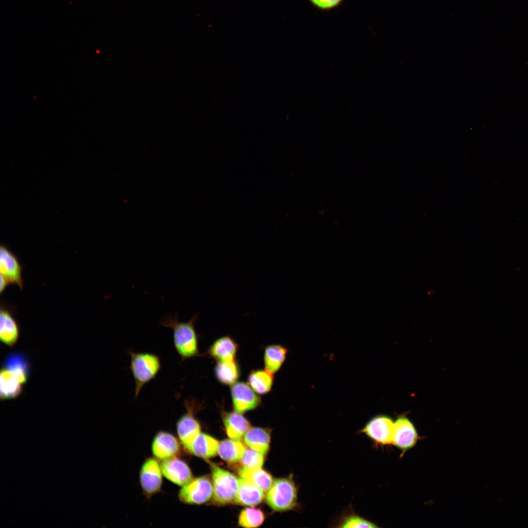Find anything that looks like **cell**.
Returning <instances> with one entry per match:
<instances>
[{"instance_id": "cell-1", "label": "cell", "mask_w": 528, "mask_h": 528, "mask_svg": "<svg viewBox=\"0 0 528 528\" xmlns=\"http://www.w3.org/2000/svg\"><path fill=\"white\" fill-rule=\"evenodd\" d=\"M197 318L196 314L187 322H180L176 313L167 315L160 322L161 326L173 330L174 347L182 361L198 354V335L195 329Z\"/></svg>"}, {"instance_id": "cell-2", "label": "cell", "mask_w": 528, "mask_h": 528, "mask_svg": "<svg viewBox=\"0 0 528 528\" xmlns=\"http://www.w3.org/2000/svg\"><path fill=\"white\" fill-rule=\"evenodd\" d=\"M130 370L134 383V398L139 395L143 387L154 379L160 372L162 364L159 356L148 352H139L129 350Z\"/></svg>"}, {"instance_id": "cell-3", "label": "cell", "mask_w": 528, "mask_h": 528, "mask_svg": "<svg viewBox=\"0 0 528 528\" xmlns=\"http://www.w3.org/2000/svg\"><path fill=\"white\" fill-rule=\"evenodd\" d=\"M266 502L275 511L293 509L297 505V489L292 477L276 479L266 492Z\"/></svg>"}, {"instance_id": "cell-4", "label": "cell", "mask_w": 528, "mask_h": 528, "mask_svg": "<svg viewBox=\"0 0 528 528\" xmlns=\"http://www.w3.org/2000/svg\"><path fill=\"white\" fill-rule=\"evenodd\" d=\"M210 466L214 502L219 505L234 503L240 485V479L214 464L210 463Z\"/></svg>"}, {"instance_id": "cell-5", "label": "cell", "mask_w": 528, "mask_h": 528, "mask_svg": "<svg viewBox=\"0 0 528 528\" xmlns=\"http://www.w3.org/2000/svg\"><path fill=\"white\" fill-rule=\"evenodd\" d=\"M213 496V485L206 476L193 478L181 487L178 493L179 501L186 505H201L208 502Z\"/></svg>"}, {"instance_id": "cell-6", "label": "cell", "mask_w": 528, "mask_h": 528, "mask_svg": "<svg viewBox=\"0 0 528 528\" xmlns=\"http://www.w3.org/2000/svg\"><path fill=\"white\" fill-rule=\"evenodd\" d=\"M194 404L192 400H185L184 405L186 412L176 423L178 438L186 451L201 433L200 423L195 416Z\"/></svg>"}, {"instance_id": "cell-7", "label": "cell", "mask_w": 528, "mask_h": 528, "mask_svg": "<svg viewBox=\"0 0 528 528\" xmlns=\"http://www.w3.org/2000/svg\"><path fill=\"white\" fill-rule=\"evenodd\" d=\"M162 472L160 463L155 457L145 460L139 471V483L143 493L150 498L159 493L162 485Z\"/></svg>"}, {"instance_id": "cell-8", "label": "cell", "mask_w": 528, "mask_h": 528, "mask_svg": "<svg viewBox=\"0 0 528 528\" xmlns=\"http://www.w3.org/2000/svg\"><path fill=\"white\" fill-rule=\"evenodd\" d=\"M16 306L4 301L0 302V338L7 346L12 347L18 341L20 326L14 317Z\"/></svg>"}, {"instance_id": "cell-9", "label": "cell", "mask_w": 528, "mask_h": 528, "mask_svg": "<svg viewBox=\"0 0 528 528\" xmlns=\"http://www.w3.org/2000/svg\"><path fill=\"white\" fill-rule=\"evenodd\" d=\"M417 431L407 417L400 416L394 423L392 444L401 451L403 455L412 449L418 440Z\"/></svg>"}, {"instance_id": "cell-10", "label": "cell", "mask_w": 528, "mask_h": 528, "mask_svg": "<svg viewBox=\"0 0 528 528\" xmlns=\"http://www.w3.org/2000/svg\"><path fill=\"white\" fill-rule=\"evenodd\" d=\"M23 266L18 257L4 244L0 246V272L10 284L16 285L22 290L24 279L22 276Z\"/></svg>"}, {"instance_id": "cell-11", "label": "cell", "mask_w": 528, "mask_h": 528, "mask_svg": "<svg viewBox=\"0 0 528 528\" xmlns=\"http://www.w3.org/2000/svg\"><path fill=\"white\" fill-rule=\"evenodd\" d=\"M394 423L389 417L378 415L369 420L362 431L375 443L390 445L393 442Z\"/></svg>"}, {"instance_id": "cell-12", "label": "cell", "mask_w": 528, "mask_h": 528, "mask_svg": "<svg viewBox=\"0 0 528 528\" xmlns=\"http://www.w3.org/2000/svg\"><path fill=\"white\" fill-rule=\"evenodd\" d=\"M181 444L173 434L159 431L154 436L151 449L154 457L161 461L178 457L181 453Z\"/></svg>"}, {"instance_id": "cell-13", "label": "cell", "mask_w": 528, "mask_h": 528, "mask_svg": "<svg viewBox=\"0 0 528 528\" xmlns=\"http://www.w3.org/2000/svg\"><path fill=\"white\" fill-rule=\"evenodd\" d=\"M231 394L234 410L241 414L256 408L261 402V398L257 393L243 382L233 384Z\"/></svg>"}, {"instance_id": "cell-14", "label": "cell", "mask_w": 528, "mask_h": 528, "mask_svg": "<svg viewBox=\"0 0 528 528\" xmlns=\"http://www.w3.org/2000/svg\"><path fill=\"white\" fill-rule=\"evenodd\" d=\"M160 465L163 475L177 485L181 487L194 478L188 464L177 457L162 461Z\"/></svg>"}, {"instance_id": "cell-15", "label": "cell", "mask_w": 528, "mask_h": 528, "mask_svg": "<svg viewBox=\"0 0 528 528\" xmlns=\"http://www.w3.org/2000/svg\"><path fill=\"white\" fill-rule=\"evenodd\" d=\"M222 420L226 434L231 439H241L251 428L249 421L235 411L223 413Z\"/></svg>"}, {"instance_id": "cell-16", "label": "cell", "mask_w": 528, "mask_h": 528, "mask_svg": "<svg viewBox=\"0 0 528 528\" xmlns=\"http://www.w3.org/2000/svg\"><path fill=\"white\" fill-rule=\"evenodd\" d=\"M238 345L230 336L220 337L214 342L208 349V353L218 361L235 360Z\"/></svg>"}, {"instance_id": "cell-17", "label": "cell", "mask_w": 528, "mask_h": 528, "mask_svg": "<svg viewBox=\"0 0 528 528\" xmlns=\"http://www.w3.org/2000/svg\"><path fill=\"white\" fill-rule=\"evenodd\" d=\"M219 443L210 435L201 432L186 451L199 458L207 459L214 457L218 453Z\"/></svg>"}, {"instance_id": "cell-18", "label": "cell", "mask_w": 528, "mask_h": 528, "mask_svg": "<svg viewBox=\"0 0 528 528\" xmlns=\"http://www.w3.org/2000/svg\"><path fill=\"white\" fill-rule=\"evenodd\" d=\"M264 496V492L251 483L240 479V485L235 500L237 504L254 506L261 503Z\"/></svg>"}, {"instance_id": "cell-19", "label": "cell", "mask_w": 528, "mask_h": 528, "mask_svg": "<svg viewBox=\"0 0 528 528\" xmlns=\"http://www.w3.org/2000/svg\"><path fill=\"white\" fill-rule=\"evenodd\" d=\"M243 440L249 448L265 455L269 450L270 431L266 428L251 427L244 435Z\"/></svg>"}, {"instance_id": "cell-20", "label": "cell", "mask_w": 528, "mask_h": 528, "mask_svg": "<svg viewBox=\"0 0 528 528\" xmlns=\"http://www.w3.org/2000/svg\"><path fill=\"white\" fill-rule=\"evenodd\" d=\"M246 447L239 440L235 439H226L219 443L218 453L224 461L235 463L240 461Z\"/></svg>"}, {"instance_id": "cell-21", "label": "cell", "mask_w": 528, "mask_h": 528, "mask_svg": "<svg viewBox=\"0 0 528 528\" xmlns=\"http://www.w3.org/2000/svg\"><path fill=\"white\" fill-rule=\"evenodd\" d=\"M21 383L17 378L6 368L0 371V399L1 400L15 398L22 393Z\"/></svg>"}, {"instance_id": "cell-22", "label": "cell", "mask_w": 528, "mask_h": 528, "mask_svg": "<svg viewBox=\"0 0 528 528\" xmlns=\"http://www.w3.org/2000/svg\"><path fill=\"white\" fill-rule=\"evenodd\" d=\"M240 478L246 480L264 492H267L271 486L273 481L272 476L265 470L258 468H248L242 467L239 470Z\"/></svg>"}, {"instance_id": "cell-23", "label": "cell", "mask_w": 528, "mask_h": 528, "mask_svg": "<svg viewBox=\"0 0 528 528\" xmlns=\"http://www.w3.org/2000/svg\"><path fill=\"white\" fill-rule=\"evenodd\" d=\"M4 363L5 368L10 371L22 384L26 382L29 374V365L23 354L11 353L6 357Z\"/></svg>"}, {"instance_id": "cell-24", "label": "cell", "mask_w": 528, "mask_h": 528, "mask_svg": "<svg viewBox=\"0 0 528 528\" xmlns=\"http://www.w3.org/2000/svg\"><path fill=\"white\" fill-rule=\"evenodd\" d=\"M287 350L280 345L266 347L264 352L265 370L273 374L276 373L284 362Z\"/></svg>"}, {"instance_id": "cell-25", "label": "cell", "mask_w": 528, "mask_h": 528, "mask_svg": "<svg viewBox=\"0 0 528 528\" xmlns=\"http://www.w3.org/2000/svg\"><path fill=\"white\" fill-rule=\"evenodd\" d=\"M248 381L251 388L260 395L268 393L273 383V374L266 370H257L252 371L248 377Z\"/></svg>"}, {"instance_id": "cell-26", "label": "cell", "mask_w": 528, "mask_h": 528, "mask_svg": "<svg viewBox=\"0 0 528 528\" xmlns=\"http://www.w3.org/2000/svg\"><path fill=\"white\" fill-rule=\"evenodd\" d=\"M215 373L219 381L227 385L234 384L240 376L239 368L235 360L218 361L215 368Z\"/></svg>"}, {"instance_id": "cell-27", "label": "cell", "mask_w": 528, "mask_h": 528, "mask_svg": "<svg viewBox=\"0 0 528 528\" xmlns=\"http://www.w3.org/2000/svg\"><path fill=\"white\" fill-rule=\"evenodd\" d=\"M265 516L260 509L248 507L242 510L238 518L240 526L244 528H257L264 522Z\"/></svg>"}, {"instance_id": "cell-28", "label": "cell", "mask_w": 528, "mask_h": 528, "mask_svg": "<svg viewBox=\"0 0 528 528\" xmlns=\"http://www.w3.org/2000/svg\"><path fill=\"white\" fill-rule=\"evenodd\" d=\"M337 527L340 528H378L374 523L369 521L354 513L344 515L339 520Z\"/></svg>"}, {"instance_id": "cell-29", "label": "cell", "mask_w": 528, "mask_h": 528, "mask_svg": "<svg viewBox=\"0 0 528 528\" xmlns=\"http://www.w3.org/2000/svg\"><path fill=\"white\" fill-rule=\"evenodd\" d=\"M264 460V455L250 448H246L240 460L242 467L248 468H261Z\"/></svg>"}, {"instance_id": "cell-30", "label": "cell", "mask_w": 528, "mask_h": 528, "mask_svg": "<svg viewBox=\"0 0 528 528\" xmlns=\"http://www.w3.org/2000/svg\"><path fill=\"white\" fill-rule=\"evenodd\" d=\"M314 8L317 10L326 12L332 10L341 6L345 0H308Z\"/></svg>"}, {"instance_id": "cell-31", "label": "cell", "mask_w": 528, "mask_h": 528, "mask_svg": "<svg viewBox=\"0 0 528 528\" xmlns=\"http://www.w3.org/2000/svg\"><path fill=\"white\" fill-rule=\"evenodd\" d=\"M9 285L10 284L7 279L0 275V293L2 294Z\"/></svg>"}]
</instances>
